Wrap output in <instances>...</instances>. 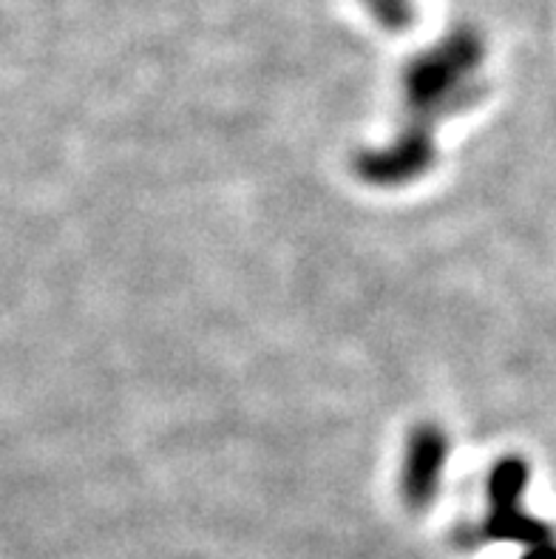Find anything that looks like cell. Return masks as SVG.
I'll return each instance as SVG.
<instances>
[{
  "label": "cell",
  "mask_w": 556,
  "mask_h": 559,
  "mask_svg": "<svg viewBox=\"0 0 556 559\" xmlns=\"http://www.w3.org/2000/svg\"><path fill=\"white\" fill-rule=\"evenodd\" d=\"M522 559H556V543H551V546L531 548V551L525 554Z\"/></svg>",
  "instance_id": "6da1fadb"
}]
</instances>
